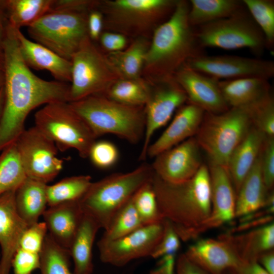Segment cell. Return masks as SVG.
Masks as SVG:
<instances>
[{"label": "cell", "mask_w": 274, "mask_h": 274, "mask_svg": "<svg viewBox=\"0 0 274 274\" xmlns=\"http://www.w3.org/2000/svg\"><path fill=\"white\" fill-rule=\"evenodd\" d=\"M270 192L266 190L262 179L260 153L236 194L235 217H244L262 208L273 206L268 203Z\"/></svg>", "instance_id": "cell-26"}, {"label": "cell", "mask_w": 274, "mask_h": 274, "mask_svg": "<svg viewBox=\"0 0 274 274\" xmlns=\"http://www.w3.org/2000/svg\"><path fill=\"white\" fill-rule=\"evenodd\" d=\"M175 274L210 273L192 262L183 253L176 258Z\"/></svg>", "instance_id": "cell-49"}, {"label": "cell", "mask_w": 274, "mask_h": 274, "mask_svg": "<svg viewBox=\"0 0 274 274\" xmlns=\"http://www.w3.org/2000/svg\"><path fill=\"white\" fill-rule=\"evenodd\" d=\"M132 201L144 225L161 222L164 219L151 180L138 190L132 197Z\"/></svg>", "instance_id": "cell-39"}, {"label": "cell", "mask_w": 274, "mask_h": 274, "mask_svg": "<svg viewBox=\"0 0 274 274\" xmlns=\"http://www.w3.org/2000/svg\"><path fill=\"white\" fill-rule=\"evenodd\" d=\"M151 91L150 84L142 77L120 78L104 95L118 102L131 106H145Z\"/></svg>", "instance_id": "cell-33"}, {"label": "cell", "mask_w": 274, "mask_h": 274, "mask_svg": "<svg viewBox=\"0 0 274 274\" xmlns=\"http://www.w3.org/2000/svg\"><path fill=\"white\" fill-rule=\"evenodd\" d=\"M176 254H170L161 257L158 266L150 274H175Z\"/></svg>", "instance_id": "cell-50"}, {"label": "cell", "mask_w": 274, "mask_h": 274, "mask_svg": "<svg viewBox=\"0 0 274 274\" xmlns=\"http://www.w3.org/2000/svg\"><path fill=\"white\" fill-rule=\"evenodd\" d=\"M53 0H0L8 24L20 29L31 25L50 10Z\"/></svg>", "instance_id": "cell-31"}, {"label": "cell", "mask_w": 274, "mask_h": 274, "mask_svg": "<svg viewBox=\"0 0 274 274\" xmlns=\"http://www.w3.org/2000/svg\"><path fill=\"white\" fill-rule=\"evenodd\" d=\"M102 48L110 52L121 51L127 46V38L115 32L105 31L101 33L99 40Z\"/></svg>", "instance_id": "cell-47"}, {"label": "cell", "mask_w": 274, "mask_h": 274, "mask_svg": "<svg viewBox=\"0 0 274 274\" xmlns=\"http://www.w3.org/2000/svg\"><path fill=\"white\" fill-rule=\"evenodd\" d=\"M266 137L252 126L232 152L227 168L235 194L259 155Z\"/></svg>", "instance_id": "cell-25"}, {"label": "cell", "mask_w": 274, "mask_h": 274, "mask_svg": "<svg viewBox=\"0 0 274 274\" xmlns=\"http://www.w3.org/2000/svg\"><path fill=\"white\" fill-rule=\"evenodd\" d=\"M150 41L149 38H136L125 49L107 54L122 78L138 79L142 77Z\"/></svg>", "instance_id": "cell-30"}, {"label": "cell", "mask_w": 274, "mask_h": 274, "mask_svg": "<svg viewBox=\"0 0 274 274\" xmlns=\"http://www.w3.org/2000/svg\"><path fill=\"white\" fill-rule=\"evenodd\" d=\"M104 28V17L101 12L95 8L91 10L87 16V29L89 38L92 41H98Z\"/></svg>", "instance_id": "cell-48"}, {"label": "cell", "mask_w": 274, "mask_h": 274, "mask_svg": "<svg viewBox=\"0 0 274 274\" xmlns=\"http://www.w3.org/2000/svg\"><path fill=\"white\" fill-rule=\"evenodd\" d=\"M188 20L192 27L229 17L243 8L237 0H191Z\"/></svg>", "instance_id": "cell-32"}, {"label": "cell", "mask_w": 274, "mask_h": 274, "mask_svg": "<svg viewBox=\"0 0 274 274\" xmlns=\"http://www.w3.org/2000/svg\"><path fill=\"white\" fill-rule=\"evenodd\" d=\"M224 274H233V273L231 269H229L225 271Z\"/></svg>", "instance_id": "cell-56"}, {"label": "cell", "mask_w": 274, "mask_h": 274, "mask_svg": "<svg viewBox=\"0 0 274 274\" xmlns=\"http://www.w3.org/2000/svg\"><path fill=\"white\" fill-rule=\"evenodd\" d=\"M252 126L247 109L230 108L219 114L205 112L194 136L209 163L227 168L232 152Z\"/></svg>", "instance_id": "cell-7"}, {"label": "cell", "mask_w": 274, "mask_h": 274, "mask_svg": "<svg viewBox=\"0 0 274 274\" xmlns=\"http://www.w3.org/2000/svg\"><path fill=\"white\" fill-rule=\"evenodd\" d=\"M0 259H1V255H0ZM0 274H1V266H0Z\"/></svg>", "instance_id": "cell-58"}, {"label": "cell", "mask_w": 274, "mask_h": 274, "mask_svg": "<svg viewBox=\"0 0 274 274\" xmlns=\"http://www.w3.org/2000/svg\"><path fill=\"white\" fill-rule=\"evenodd\" d=\"M47 233L44 222H38L30 225L22 234L19 248L27 252L40 254Z\"/></svg>", "instance_id": "cell-43"}, {"label": "cell", "mask_w": 274, "mask_h": 274, "mask_svg": "<svg viewBox=\"0 0 274 274\" xmlns=\"http://www.w3.org/2000/svg\"><path fill=\"white\" fill-rule=\"evenodd\" d=\"M231 270L233 274H269L257 261L242 260Z\"/></svg>", "instance_id": "cell-51"}, {"label": "cell", "mask_w": 274, "mask_h": 274, "mask_svg": "<svg viewBox=\"0 0 274 274\" xmlns=\"http://www.w3.org/2000/svg\"><path fill=\"white\" fill-rule=\"evenodd\" d=\"M35 123L60 151L74 149L83 158L88 157L90 148L96 141V138L87 124L67 101L45 105L36 113Z\"/></svg>", "instance_id": "cell-8"}, {"label": "cell", "mask_w": 274, "mask_h": 274, "mask_svg": "<svg viewBox=\"0 0 274 274\" xmlns=\"http://www.w3.org/2000/svg\"><path fill=\"white\" fill-rule=\"evenodd\" d=\"M88 13L50 11L28 27L36 43L71 61L83 41L88 37Z\"/></svg>", "instance_id": "cell-10"}, {"label": "cell", "mask_w": 274, "mask_h": 274, "mask_svg": "<svg viewBox=\"0 0 274 274\" xmlns=\"http://www.w3.org/2000/svg\"><path fill=\"white\" fill-rule=\"evenodd\" d=\"M88 157L97 167L106 169L116 163L119 152L116 146L110 142L95 141L90 148Z\"/></svg>", "instance_id": "cell-41"}, {"label": "cell", "mask_w": 274, "mask_h": 274, "mask_svg": "<svg viewBox=\"0 0 274 274\" xmlns=\"http://www.w3.org/2000/svg\"><path fill=\"white\" fill-rule=\"evenodd\" d=\"M222 96L228 107L248 108L269 95L267 79L248 77L219 81Z\"/></svg>", "instance_id": "cell-24"}, {"label": "cell", "mask_w": 274, "mask_h": 274, "mask_svg": "<svg viewBox=\"0 0 274 274\" xmlns=\"http://www.w3.org/2000/svg\"><path fill=\"white\" fill-rule=\"evenodd\" d=\"M69 102L93 95H104L121 76L89 37L81 44L72 59Z\"/></svg>", "instance_id": "cell-9"}, {"label": "cell", "mask_w": 274, "mask_h": 274, "mask_svg": "<svg viewBox=\"0 0 274 274\" xmlns=\"http://www.w3.org/2000/svg\"><path fill=\"white\" fill-rule=\"evenodd\" d=\"M153 175L151 165L144 163L130 172L112 174L92 182L79 200L83 213L105 230L138 190L151 180Z\"/></svg>", "instance_id": "cell-5"}, {"label": "cell", "mask_w": 274, "mask_h": 274, "mask_svg": "<svg viewBox=\"0 0 274 274\" xmlns=\"http://www.w3.org/2000/svg\"><path fill=\"white\" fill-rule=\"evenodd\" d=\"M195 33L202 48H246L257 54L266 48L262 32L244 8L229 17L198 26Z\"/></svg>", "instance_id": "cell-11"}, {"label": "cell", "mask_w": 274, "mask_h": 274, "mask_svg": "<svg viewBox=\"0 0 274 274\" xmlns=\"http://www.w3.org/2000/svg\"><path fill=\"white\" fill-rule=\"evenodd\" d=\"M15 193L10 191L0 196L1 274H10L13 257L28 227L17 211Z\"/></svg>", "instance_id": "cell-20"}, {"label": "cell", "mask_w": 274, "mask_h": 274, "mask_svg": "<svg viewBox=\"0 0 274 274\" xmlns=\"http://www.w3.org/2000/svg\"><path fill=\"white\" fill-rule=\"evenodd\" d=\"M69 102L96 138L112 134L132 144L144 138L145 106L124 105L101 95H93Z\"/></svg>", "instance_id": "cell-4"}, {"label": "cell", "mask_w": 274, "mask_h": 274, "mask_svg": "<svg viewBox=\"0 0 274 274\" xmlns=\"http://www.w3.org/2000/svg\"><path fill=\"white\" fill-rule=\"evenodd\" d=\"M151 184L164 219L173 225L181 240L199 237V229L211 210V185L208 165L184 182H165L153 172Z\"/></svg>", "instance_id": "cell-3"}, {"label": "cell", "mask_w": 274, "mask_h": 274, "mask_svg": "<svg viewBox=\"0 0 274 274\" xmlns=\"http://www.w3.org/2000/svg\"><path fill=\"white\" fill-rule=\"evenodd\" d=\"M16 33L22 57L29 68L47 70L57 81L71 82V61L27 39L20 29H16Z\"/></svg>", "instance_id": "cell-22"}, {"label": "cell", "mask_w": 274, "mask_h": 274, "mask_svg": "<svg viewBox=\"0 0 274 274\" xmlns=\"http://www.w3.org/2000/svg\"><path fill=\"white\" fill-rule=\"evenodd\" d=\"M257 262L269 273L274 274V250L271 249L261 254Z\"/></svg>", "instance_id": "cell-52"}, {"label": "cell", "mask_w": 274, "mask_h": 274, "mask_svg": "<svg viewBox=\"0 0 274 274\" xmlns=\"http://www.w3.org/2000/svg\"><path fill=\"white\" fill-rule=\"evenodd\" d=\"M100 228L90 216L84 213L68 251L74 263V274H92L93 271V246Z\"/></svg>", "instance_id": "cell-28"}, {"label": "cell", "mask_w": 274, "mask_h": 274, "mask_svg": "<svg viewBox=\"0 0 274 274\" xmlns=\"http://www.w3.org/2000/svg\"><path fill=\"white\" fill-rule=\"evenodd\" d=\"M219 80L256 77L268 80L274 76L273 61L234 55H201L185 64Z\"/></svg>", "instance_id": "cell-15"}, {"label": "cell", "mask_w": 274, "mask_h": 274, "mask_svg": "<svg viewBox=\"0 0 274 274\" xmlns=\"http://www.w3.org/2000/svg\"><path fill=\"white\" fill-rule=\"evenodd\" d=\"M40 265V254L33 253L18 248L12 261L13 274H31Z\"/></svg>", "instance_id": "cell-45"}, {"label": "cell", "mask_w": 274, "mask_h": 274, "mask_svg": "<svg viewBox=\"0 0 274 274\" xmlns=\"http://www.w3.org/2000/svg\"><path fill=\"white\" fill-rule=\"evenodd\" d=\"M150 84V93L145 106V130L140 160L146 159L147 150L155 131L187 101L185 92L174 77Z\"/></svg>", "instance_id": "cell-13"}, {"label": "cell", "mask_w": 274, "mask_h": 274, "mask_svg": "<svg viewBox=\"0 0 274 274\" xmlns=\"http://www.w3.org/2000/svg\"><path fill=\"white\" fill-rule=\"evenodd\" d=\"M249 14L262 32L266 48L274 44V3L271 0H243Z\"/></svg>", "instance_id": "cell-38"}, {"label": "cell", "mask_w": 274, "mask_h": 274, "mask_svg": "<svg viewBox=\"0 0 274 274\" xmlns=\"http://www.w3.org/2000/svg\"><path fill=\"white\" fill-rule=\"evenodd\" d=\"M143 226L132 197L116 214L98 242L105 243L118 239Z\"/></svg>", "instance_id": "cell-37"}, {"label": "cell", "mask_w": 274, "mask_h": 274, "mask_svg": "<svg viewBox=\"0 0 274 274\" xmlns=\"http://www.w3.org/2000/svg\"><path fill=\"white\" fill-rule=\"evenodd\" d=\"M201 151L193 136L157 155L151 165L154 173L165 182H184L194 177L203 164Z\"/></svg>", "instance_id": "cell-16"}, {"label": "cell", "mask_w": 274, "mask_h": 274, "mask_svg": "<svg viewBox=\"0 0 274 274\" xmlns=\"http://www.w3.org/2000/svg\"><path fill=\"white\" fill-rule=\"evenodd\" d=\"M92 182L90 176L79 175L66 177L54 184L47 185L48 206L50 207L65 202L79 201Z\"/></svg>", "instance_id": "cell-35"}, {"label": "cell", "mask_w": 274, "mask_h": 274, "mask_svg": "<svg viewBox=\"0 0 274 274\" xmlns=\"http://www.w3.org/2000/svg\"><path fill=\"white\" fill-rule=\"evenodd\" d=\"M174 0L100 1L104 28L134 39H151L154 30L173 12Z\"/></svg>", "instance_id": "cell-6"}, {"label": "cell", "mask_w": 274, "mask_h": 274, "mask_svg": "<svg viewBox=\"0 0 274 274\" xmlns=\"http://www.w3.org/2000/svg\"><path fill=\"white\" fill-rule=\"evenodd\" d=\"M3 69V64L0 63V70Z\"/></svg>", "instance_id": "cell-57"}, {"label": "cell", "mask_w": 274, "mask_h": 274, "mask_svg": "<svg viewBox=\"0 0 274 274\" xmlns=\"http://www.w3.org/2000/svg\"><path fill=\"white\" fill-rule=\"evenodd\" d=\"M8 21L0 4V63H4V44L5 40Z\"/></svg>", "instance_id": "cell-53"}, {"label": "cell", "mask_w": 274, "mask_h": 274, "mask_svg": "<svg viewBox=\"0 0 274 274\" xmlns=\"http://www.w3.org/2000/svg\"><path fill=\"white\" fill-rule=\"evenodd\" d=\"M189 6L177 1L170 16L153 31L142 73L149 84L173 77L188 60L202 55L188 20Z\"/></svg>", "instance_id": "cell-2"}, {"label": "cell", "mask_w": 274, "mask_h": 274, "mask_svg": "<svg viewBox=\"0 0 274 274\" xmlns=\"http://www.w3.org/2000/svg\"><path fill=\"white\" fill-rule=\"evenodd\" d=\"M15 143L27 177L47 184L62 170L55 143L35 126L25 129Z\"/></svg>", "instance_id": "cell-12"}, {"label": "cell", "mask_w": 274, "mask_h": 274, "mask_svg": "<svg viewBox=\"0 0 274 274\" xmlns=\"http://www.w3.org/2000/svg\"><path fill=\"white\" fill-rule=\"evenodd\" d=\"M27 178L15 142L0 153V196L16 191Z\"/></svg>", "instance_id": "cell-34"}, {"label": "cell", "mask_w": 274, "mask_h": 274, "mask_svg": "<svg viewBox=\"0 0 274 274\" xmlns=\"http://www.w3.org/2000/svg\"><path fill=\"white\" fill-rule=\"evenodd\" d=\"M4 84V70H0V88Z\"/></svg>", "instance_id": "cell-55"}, {"label": "cell", "mask_w": 274, "mask_h": 274, "mask_svg": "<svg viewBox=\"0 0 274 274\" xmlns=\"http://www.w3.org/2000/svg\"><path fill=\"white\" fill-rule=\"evenodd\" d=\"M246 109L253 126L266 136H274V100L271 93Z\"/></svg>", "instance_id": "cell-40"}, {"label": "cell", "mask_w": 274, "mask_h": 274, "mask_svg": "<svg viewBox=\"0 0 274 274\" xmlns=\"http://www.w3.org/2000/svg\"><path fill=\"white\" fill-rule=\"evenodd\" d=\"M184 254L210 274H224L227 270L236 267L242 261L231 243L224 235L218 239L198 238Z\"/></svg>", "instance_id": "cell-19"}, {"label": "cell", "mask_w": 274, "mask_h": 274, "mask_svg": "<svg viewBox=\"0 0 274 274\" xmlns=\"http://www.w3.org/2000/svg\"><path fill=\"white\" fill-rule=\"evenodd\" d=\"M5 101V91L3 86L0 88V120L2 117Z\"/></svg>", "instance_id": "cell-54"}, {"label": "cell", "mask_w": 274, "mask_h": 274, "mask_svg": "<svg viewBox=\"0 0 274 274\" xmlns=\"http://www.w3.org/2000/svg\"><path fill=\"white\" fill-rule=\"evenodd\" d=\"M211 210L199 234L230 222L235 218L236 194L227 168L209 163Z\"/></svg>", "instance_id": "cell-18"}, {"label": "cell", "mask_w": 274, "mask_h": 274, "mask_svg": "<svg viewBox=\"0 0 274 274\" xmlns=\"http://www.w3.org/2000/svg\"><path fill=\"white\" fill-rule=\"evenodd\" d=\"M47 184L27 177L15 193L17 211L28 226L39 222L48 206Z\"/></svg>", "instance_id": "cell-29"}, {"label": "cell", "mask_w": 274, "mask_h": 274, "mask_svg": "<svg viewBox=\"0 0 274 274\" xmlns=\"http://www.w3.org/2000/svg\"><path fill=\"white\" fill-rule=\"evenodd\" d=\"M100 1L94 0H53L50 11H70L89 13L98 8Z\"/></svg>", "instance_id": "cell-46"}, {"label": "cell", "mask_w": 274, "mask_h": 274, "mask_svg": "<svg viewBox=\"0 0 274 274\" xmlns=\"http://www.w3.org/2000/svg\"><path fill=\"white\" fill-rule=\"evenodd\" d=\"M179 108L169 126L150 145L147 157L154 158L162 152L195 135L205 112L189 102Z\"/></svg>", "instance_id": "cell-21"}, {"label": "cell", "mask_w": 274, "mask_h": 274, "mask_svg": "<svg viewBox=\"0 0 274 274\" xmlns=\"http://www.w3.org/2000/svg\"><path fill=\"white\" fill-rule=\"evenodd\" d=\"M174 77L185 92L187 101L205 112L219 114L230 108L226 103L217 79L184 64Z\"/></svg>", "instance_id": "cell-17"}, {"label": "cell", "mask_w": 274, "mask_h": 274, "mask_svg": "<svg viewBox=\"0 0 274 274\" xmlns=\"http://www.w3.org/2000/svg\"><path fill=\"white\" fill-rule=\"evenodd\" d=\"M162 221L144 225L112 241L98 242L100 261L105 264L122 267L133 260L151 256L162 236Z\"/></svg>", "instance_id": "cell-14"}, {"label": "cell", "mask_w": 274, "mask_h": 274, "mask_svg": "<svg viewBox=\"0 0 274 274\" xmlns=\"http://www.w3.org/2000/svg\"><path fill=\"white\" fill-rule=\"evenodd\" d=\"M5 101L0 120V152L15 143L25 130L29 113L55 101L69 102L70 85L46 81L34 74L24 61L16 33L9 24L4 44Z\"/></svg>", "instance_id": "cell-1"}, {"label": "cell", "mask_w": 274, "mask_h": 274, "mask_svg": "<svg viewBox=\"0 0 274 274\" xmlns=\"http://www.w3.org/2000/svg\"><path fill=\"white\" fill-rule=\"evenodd\" d=\"M83 214L79 201H73L49 207L42 216L48 234L68 250Z\"/></svg>", "instance_id": "cell-23"}, {"label": "cell", "mask_w": 274, "mask_h": 274, "mask_svg": "<svg viewBox=\"0 0 274 274\" xmlns=\"http://www.w3.org/2000/svg\"><path fill=\"white\" fill-rule=\"evenodd\" d=\"M162 222V236L150 256L154 259L160 258L167 255L176 254L181 246V239L172 224L166 219H164Z\"/></svg>", "instance_id": "cell-42"}, {"label": "cell", "mask_w": 274, "mask_h": 274, "mask_svg": "<svg viewBox=\"0 0 274 274\" xmlns=\"http://www.w3.org/2000/svg\"><path fill=\"white\" fill-rule=\"evenodd\" d=\"M261 169L266 190H273L274 136H266L260 152Z\"/></svg>", "instance_id": "cell-44"}, {"label": "cell", "mask_w": 274, "mask_h": 274, "mask_svg": "<svg viewBox=\"0 0 274 274\" xmlns=\"http://www.w3.org/2000/svg\"><path fill=\"white\" fill-rule=\"evenodd\" d=\"M224 235L231 243L241 260L257 261L261 254L273 249V221L244 233Z\"/></svg>", "instance_id": "cell-27"}, {"label": "cell", "mask_w": 274, "mask_h": 274, "mask_svg": "<svg viewBox=\"0 0 274 274\" xmlns=\"http://www.w3.org/2000/svg\"><path fill=\"white\" fill-rule=\"evenodd\" d=\"M40 257L41 274H74L70 269L68 250L57 244L48 233Z\"/></svg>", "instance_id": "cell-36"}]
</instances>
